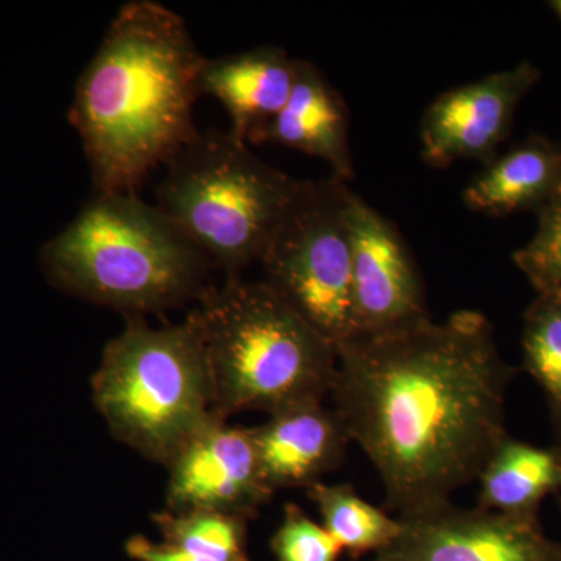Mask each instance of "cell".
<instances>
[{
  "mask_svg": "<svg viewBox=\"0 0 561 561\" xmlns=\"http://www.w3.org/2000/svg\"><path fill=\"white\" fill-rule=\"evenodd\" d=\"M512 376L483 313L427 317L342 343L332 411L378 471L390 511L408 516L478 479L508 437Z\"/></svg>",
  "mask_w": 561,
  "mask_h": 561,
  "instance_id": "1",
  "label": "cell"
},
{
  "mask_svg": "<svg viewBox=\"0 0 561 561\" xmlns=\"http://www.w3.org/2000/svg\"><path fill=\"white\" fill-rule=\"evenodd\" d=\"M203 61L176 11L154 0L121 7L81 70L68 111L95 192L136 194L198 135Z\"/></svg>",
  "mask_w": 561,
  "mask_h": 561,
  "instance_id": "2",
  "label": "cell"
},
{
  "mask_svg": "<svg viewBox=\"0 0 561 561\" xmlns=\"http://www.w3.org/2000/svg\"><path fill=\"white\" fill-rule=\"evenodd\" d=\"M51 286L127 313L198 300L209 257L157 205L127 192H95L39 250Z\"/></svg>",
  "mask_w": 561,
  "mask_h": 561,
  "instance_id": "3",
  "label": "cell"
},
{
  "mask_svg": "<svg viewBox=\"0 0 561 561\" xmlns=\"http://www.w3.org/2000/svg\"><path fill=\"white\" fill-rule=\"evenodd\" d=\"M197 301L217 416L272 415L330 397L337 350L264 280L227 278Z\"/></svg>",
  "mask_w": 561,
  "mask_h": 561,
  "instance_id": "4",
  "label": "cell"
},
{
  "mask_svg": "<svg viewBox=\"0 0 561 561\" xmlns=\"http://www.w3.org/2000/svg\"><path fill=\"white\" fill-rule=\"evenodd\" d=\"M92 400L111 434L146 459L168 467L216 416L205 337L197 312L150 327L128 317L92 376Z\"/></svg>",
  "mask_w": 561,
  "mask_h": 561,
  "instance_id": "5",
  "label": "cell"
},
{
  "mask_svg": "<svg viewBox=\"0 0 561 561\" xmlns=\"http://www.w3.org/2000/svg\"><path fill=\"white\" fill-rule=\"evenodd\" d=\"M165 165L158 208L227 278L262 260L302 183L230 131H198Z\"/></svg>",
  "mask_w": 561,
  "mask_h": 561,
  "instance_id": "6",
  "label": "cell"
},
{
  "mask_svg": "<svg viewBox=\"0 0 561 561\" xmlns=\"http://www.w3.org/2000/svg\"><path fill=\"white\" fill-rule=\"evenodd\" d=\"M345 181L302 180L264 256V283L335 350L356 335Z\"/></svg>",
  "mask_w": 561,
  "mask_h": 561,
  "instance_id": "7",
  "label": "cell"
},
{
  "mask_svg": "<svg viewBox=\"0 0 561 561\" xmlns=\"http://www.w3.org/2000/svg\"><path fill=\"white\" fill-rule=\"evenodd\" d=\"M402 530L370 561H561V546L537 515H508L448 504L398 516Z\"/></svg>",
  "mask_w": 561,
  "mask_h": 561,
  "instance_id": "8",
  "label": "cell"
},
{
  "mask_svg": "<svg viewBox=\"0 0 561 561\" xmlns=\"http://www.w3.org/2000/svg\"><path fill=\"white\" fill-rule=\"evenodd\" d=\"M346 224L356 335L390 331L431 317L419 267L400 231L351 190Z\"/></svg>",
  "mask_w": 561,
  "mask_h": 561,
  "instance_id": "9",
  "label": "cell"
},
{
  "mask_svg": "<svg viewBox=\"0 0 561 561\" xmlns=\"http://www.w3.org/2000/svg\"><path fill=\"white\" fill-rule=\"evenodd\" d=\"M171 512L210 511L251 519L271 501L251 427L214 416L168 465Z\"/></svg>",
  "mask_w": 561,
  "mask_h": 561,
  "instance_id": "10",
  "label": "cell"
},
{
  "mask_svg": "<svg viewBox=\"0 0 561 561\" xmlns=\"http://www.w3.org/2000/svg\"><path fill=\"white\" fill-rule=\"evenodd\" d=\"M538 79L537 66L523 61L435 99L421 121L423 160L437 169L457 160L489 164L511 133L519 102Z\"/></svg>",
  "mask_w": 561,
  "mask_h": 561,
  "instance_id": "11",
  "label": "cell"
},
{
  "mask_svg": "<svg viewBox=\"0 0 561 561\" xmlns=\"http://www.w3.org/2000/svg\"><path fill=\"white\" fill-rule=\"evenodd\" d=\"M262 476L268 489H306L335 470L350 443L337 413L308 402L272 413L251 427Z\"/></svg>",
  "mask_w": 561,
  "mask_h": 561,
  "instance_id": "12",
  "label": "cell"
},
{
  "mask_svg": "<svg viewBox=\"0 0 561 561\" xmlns=\"http://www.w3.org/2000/svg\"><path fill=\"white\" fill-rule=\"evenodd\" d=\"M297 62L275 46L205 57L201 92L225 106L231 122L228 131L250 146L289 101Z\"/></svg>",
  "mask_w": 561,
  "mask_h": 561,
  "instance_id": "13",
  "label": "cell"
},
{
  "mask_svg": "<svg viewBox=\"0 0 561 561\" xmlns=\"http://www.w3.org/2000/svg\"><path fill=\"white\" fill-rule=\"evenodd\" d=\"M268 142L320 158L330 165L331 175L345 183L354 176L348 111L339 91L311 61L298 60L289 101L253 144Z\"/></svg>",
  "mask_w": 561,
  "mask_h": 561,
  "instance_id": "14",
  "label": "cell"
},
{
  "mask_svg": "<svg viewBox=\"0 0 561 561\" xmlns=\"http://www.w3.org/2000/svg\"><path fill=\"white\" fill-rule=\"evenodd\" d=\"M561 190V149L534 136L485 164L463 191L468 209L500 217L538 210Z\"/></svg>",
  "mask_w": 561,
  "mask_h": 561,
  "instance_id": "15",
  "label": "cell"
},
{
  "mask_svg": "<svg viewBox=\"0 0 561 561\" xmlns=\"http://www.w3.org/2000/svg\"><path fill=\"white\" fill-rule=\"evenodd\" d=\"M479 505L508 515H537L561 489V448H540L507 437L478 476Z\"/></svg>",
  "mask_w": 561,
  "mask_h": 561,
  "instance_id": "16",
  "label": "cell"
},
{
  "mask_svg": "<svg viewBox=\"0 0 561 561\" xmlns=\"http://www.w3.org/2000/svg\"><path fill=\"white\" fill-rule=\"evenodd\" d=\"M308 496L319 508L324 529L356 559L376 556L400 537L401 519L365 501L348 483H313Z\"/></svg>",
  "mask_w": 561,
  "mask_h": 561,
  "instance_id": "17",
  "label": "cell"
},
{
  "mask_svg": "<svg viewBox=\"0 0 561 561\" xmlns=\"http://www.w3.org/2000/svg\"><path fill=\"white\" fill-rule=\"evenodd\" d=\"M249 522L243 516L210 511L153 515L161 541L206 561H251Z\"/></svg>",
  "mask_w": 561,
  "mask_h": 561,
  "instance_id": "18",
  "label": "cell"
},
{
  "mask_svg": "<svg viewBox=\"0 0 561 561\" xmlns=\"http://www.w3.org/2000/svg\"><path fill=\"white\" fill-rule=\"evenodd\" d=\"M524 367L545 391L561 437V297L538 295L524 320Z\"/></svg>",
  "mask_w": 561,
  "mask_h": 561,
  "instance_id": "19",
  "label": "cell"
},
{
  "mask_svg": "<svg viewBox=\"0 0 561 561\" xmlns=\"http://www.w3.org/2000/svg\"><path fill=\"white\" fill-rule=\"evenodd\" d=\"M537 213V231L513 261L538 295L561 297V190Z\"/></svg>",
  "mask_w": 561,
  "mask_h": 561,
  "instance_id": "20",
  "label": "cell"
},
{
  "mask_svg": "<svg viewBox=\"0 0 561 561\" xmlns=\"http://www.w3.org/2000/svg\"><path fill=\"white\" fill-rule=\"evenodd\" d=\"M271 548L276 561H339L343 552L323 524L313 522L294 502L284 507Z\"/></svg>",
  "mask_w": 561,
  "mask_h": 561,
  "instance_id": "21",
  "label": "cell"
},
{
  "mask_svg": "<svg viewBox=\"0 0 561 561\" xmlns=\"http://www.w3.org/2000/svg\"><path fill=\"white\" fill-rule=\"evenodd\" d=\"M125 552L135 561H206L168 542L150 540L144 535H135L125 542Z\"/></svg>",
  "mask_w": 561,
  "mask_h": 561,
  "instance_id": "22",
  "label": "cell"
},
{
  "mask_svg": "<svg viewBox=\"0 0 561 561\" xmlns=\"http://www.w3.org/2000/svg\"><path fill=\"white\" fill-rule=\"evenodd\" d=\"M551 9L556 11L557 16H559L561 21V0H553V2H551Z\"/></svg>",
  "mask_w": 561,
  "mask_h": 561,
  "instance_id": "23",
  "label": "cell"
},
{
  "mask_svg": "<svg viewBox=\"0 0 561 561\" xmlns=\"http://www.w3.org/2000/svg\"><path fill=\"white\" fill-rule=\"evenodd\" d=\"M557 496H559L560 508H561V489H560L559 493H557Z\"/></svg>",
  "mask_w": 561,
  "mask_h": 561,
  "instance_id": "24",
  "label": "cell"
}]
</instances>
